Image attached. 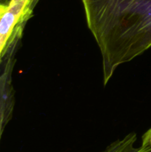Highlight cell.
Here are the masks:
<instances>
[{"instance_id": "obj_5", "label": "cell", "mask_w": 151, "mask_h": 152, "mask_svg": "<svg viewBox=\"0 0 151 152\" xmlns=\"http://www.w3.org/2000/svg\"><path fill=\"white\" fill-rule=\"evenodd\" d=\"M12 0H0V7H9Z\"/></svg>"}, {"instance_id": "obj_1", "label": "cell", "mask_w": 151, "mask_h": 152, "mask_svg": "<svg viewBox=\"0 0 151 152\" xmlns=\"http://www.w3.org/2000/svg\"><path fill=\"white\" fill-rule=\"evenodd\" d=\"M100 49L103 85L117 69L151 47V0H81Z\"/></svg>"}, {"instance_id": "obj_4", "label": "cell", "mask_w": 151, "mask_h": 152, "mask_svg": "<svg viewBox=\"0 0 151 152\" xmlns=\"http://www.w3.org/2000/svg\"><path fill=\"white\" fill-rule=\"evenodd\" d=\"M137 134L130 133L122 139H117L109 144L102 152H151L150 141L143 134L142 143L136 146Z\"/></svg>"}, {"instance_id": "obj_7", "label": "cell", "mask_w": 151, "mask_h": 152, "mask_svg": "<svg viewBox=\"0 0 151 152\" xmlns=\"http://www.w3.org/2000/svg\"><path fill=\"white\" fill-rule=\"evenodd\" d=\"M8 7H0V18L2 17V15L4 13V12H5V10L7 9Z\"/></svg>"}, {"instance_id": "obj_3", "label": "cell", "mask_w": 151, "mask_h": 152, "mask_svg": "<svg viewBox=\"0 0 151 152\" xmlns=\"http://www.w3.org/2000/svg\"><path fill=\"white\" fill-rule=\"evenodd\" d=\"M34 0H12L0 18V64L16 32L24 29L33 15Z\"/></svg>"}, {"instance_id": "obj_6", "label": "cell", "mask_w": 151, "mask_h": 152, "mask_svg": "<svg viewBox=\"0 0 151 152\" xmlns=\"http://www.w3.org/2000/svg\"><path fill=\"white\" fill-rule=\"evenodd\" d=\"M144 135H145V136H146V137L150 141V142H151V127L149 129V130H148V131H147V132H146V133H145V134H144Z\"/></svg>"}, {"instance_id": "obj_8", "label": "cell", "mask_w": 151, "mask_h": 152, "mask_svg": "<svg viewBox=\"0 0 151 152\" xmlns=\"http://www.w3.org/2000/svg\"><path fill=\"white\" fill-rule=\"evenodd\" d=\"M38 2H39V0H34V2H33V7H34V8L36 7V5L37 4Z\"/></svg>"}, {"instance_id": "obj_2", "label": "cell", "mask_w": 151, "mask_h": 152, "mask_svg": "<svg viewBox=\"0 0 151 152\" xmlns=\"http://www.w3.org/2000/svg\"><path fill=\"white\" fill-rule=\"evenodd\" d=\"M22 34L23 30L21 29L16 32L0 64V142L6 125L12 119L15 106V90L12 85V73Z\"/></svg>"}]
</instances>
